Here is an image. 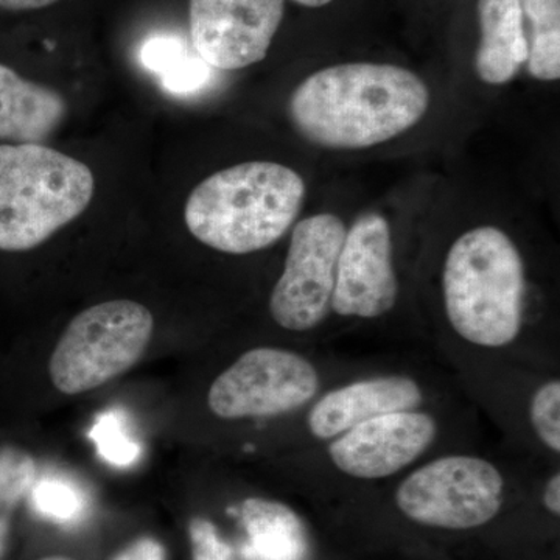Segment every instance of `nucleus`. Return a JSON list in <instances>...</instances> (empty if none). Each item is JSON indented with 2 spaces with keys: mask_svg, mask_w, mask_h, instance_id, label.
<instances>
[{
  "mask_svg": "<svg viewBox=\"0 0 560 560\" xmlns=\"http://www.w3.org/2000/svg\"><path fill=\"white\" fill-rule=\"evenodd\" d=\"M430 106L427 84L411 70L375 62L320 69L291 94L290 119L308 142L363 150L411 130Z\"/></svg>",
  "mask_w": 560,
  "mask_h": 560,
  "instance_id": "f257e3e1",
  "label": "nucleus"
},
{
  "mask_svg": "<svg viewBox=\"0 0 560 560\" xmlns=\"http://www.w3.org/2000/svg\"><path fill=\"white\" fill-rule=\"evenodd\" d=\"M305 183L270 161L224 168L198 184L184 209L187 230L220 253H256L275 245L300 215Z\"/></svg>",
  "mask_w": 560,
  "mask_h": 560,
  "instance_id": "f03ea898",
  "label": "nucleus"
},
{
  "mask_svg": "<svg viewBox=\"0 0 560 560\" xmlns=\"http://www.w3.org/2000/svg\"><path fill=\"white\" fill-rule=\"evenodd\" d=\"M444 302L453 330L481 348H504L518 337L525 307V265L506 232L475 228L445 259Z\"/></svg>",
  "mask_w": 560,
  "mask_h": 560,
  "instance_id": "7ed1b4c3",
  "label": "nucleus"
},
{
  "mask_svg": "<svg viewBox=\"0 0 560 560\" xmlns=\"http://www.w3.org/2000/svg\"><path fill=\"white\" fill-rule=\"evenodd\" d=\"M91 168L40 143L0 145V250L22 253L49 241L94 197Z\"/></svg>",
  "mask_w": 560,
  "mask_h": 560,
  "instance_id": "20e7f679",
  "label": "nucleus"
},
{
  "mask_svg": "<svg viewBox=\"0 0 560 560\" xmlns=\"http://www.w3.org/2000/svg\"><path fill=\"white\" fill-rule=\"evenodd\" d=\"M153 330V315L139 302L116 300L86 308L55 346L51 383L68 396L105 385L142 359Z\"/></svg>",
  "mask_w": 560,
  "mask_h": 560,
  "instance_id": "39448f33",
  "label": "nucleus"
},
{
  "mask_svg": "<svg viewBox=\"0 0 560 560\" xmlns=\"http://www.w3.org/2000/svg\"><path fill=\"white\" fill-rule=\"evenodd\" d=\"M503 492V477L489 460L445 456L408 475L397 489L396 503L420 525L474 529L497 517Z\"/></svg>",
  "mask_w": 560,
  "mask_h": 560,
  "instance_id": "423d86ee",
  "label": "nucleus"
},
{
  "mask_svg": "<svg viewBox=\"0 0 560 560\" xmlns=\"http://www.w3.org/2000/svg\"><path fill=\"white\" fill-rule=\"evenodd\" d=\"M346 232L334 213H316L294 226L285 267L270 298L272 319L283 329L308 331L329 315Z\"/></svg>",
  "mask_w": 560,
  "mask_h": 560,
  "instance_id": "0eeeda50",
  "label": "nucleus"
},
{
  "mask_svg": "<svg viewBox=\"0 0 560 560\" xmlns=\"http://www.w3.org/2000/svg\"><path fill=\"white\" fill-rule=\"evenodd\" d=\"M318 388V372L300 353L257 348L212 383L208 404L221 419L270 418L298 410Z\"/></svg>",
  "mask_w": 560,
  "mask_h": 560,
  "instance_id": "6e6552de",
  "label": "nucleus"
},
{
  "mask_svg": "<svg viewBox=\"0 0 560 560\" xmlns=\"http://www.w3.org/2000/svg\"><path fill=\"white\" fill-rule=\"evenodd\" d=\"M285 0H190L194 50L210 68L238 70L267 57Z\"/></svg>",
  "mask_w": 560,
  "mask_h": 560,
  "instance_id": "1a4fd4ad",
  "label": "nucleus"
},
{
  "mask_svg": "<svg viewBox=\"0 0 560 560\" xmlns=\"http://www.w3.org/2000/svg\"><path fill=\"white\" fill-rule=\"evenodd\" d=\"M397 296L388 220L364 213L346 232L330 308L346 318H381L393 311Z\"/></svg>",
  "mask_w": 560,
  "mask_h": 560,
  "instance_id": "9d476101",
  "label": "nucleus"
},
{
  "mask_svg": "<svg viewBox=\"0 0 560 560\" xmlns=\"http://www.w3.org/2000/svg\"><path fill=\"white\" fill-rule=\"evenodd\" d=\"M436 433V422L425 412H388L345 431L331 442L329 455L349 477L381 480L420 458Z\"/></svg>",
  "mask_w": 560,
  "mask_h": 560,
  "instance_id": "9b49d317",
  "label": "nucleus"
},
{
  "mask_svg": "<svg viewBox=\"0 0 560 560\" xmlns=\"http://www.w3.org/2000/svg\"><path fill=\"white\" fill-rule=\"evenodd\" d=\"M422 404L418 383L405 375L368 378L326 394L308 416V429L318 440L340 436L361 422L388 415L411 411Z\"/></svg>",
  "mask_w": 560,
  "mask_h": 560,
  "instance_id": "f8f14e48",
  "label": "nucleus"
},
{
  "mask_svg": "<svg viewBox=\"0 0 560 560\" xmlns=\"http://www.w3.org/2000/svg\"><path fill=\"white\" fill-rule=\"evenodd\" d=\"M68 103L57 91L0 65V140L40 143L60 128Z\"/></svg>",
  "mask_w": 560,
  "mask_h": 560,
  "instance_id": "ddd939ff",
  "label": "nucleus"
},
{
  "mask_svg": "<svg viewBox=\"0 0 560 560\" xmlns=\"http://www.w3.org/2000/svg\"><path fill=\"white\" fill-rule=\"evenodd\" d=\"M481 39L475 69L486 84L510 83L528 60L521 0H478Z\"/></svg>",
  "mask_w": 560,
  "mask_h": 560,
  "instance_id": "4468645a",
  "label": "nucleus"
},
{
  "mask_svg": "<svg viewBox=\"0 0 560 560\" xmlns=\"http://www.w3.org/2000/svg\"><path fill=\"white\" fill-rule=\"evenodd\" d=\"M241 518L248 534L249 560H304L307 537L296 512L278 501L249 499L242 504Z\"/></svg>",
  "mask_w": 560,
  "mask_h": 560,
  "instance_id": "2eb2a0df",
  "label": "nucleus"
},
{
  "mask_svg": "<svg viewBox=\"0 0 560 560\" xmlns=\"http://www.w3.org/2000/svg\"><path fill=\"white\" fill-rule=\"evenodd\" d=\"M529 21L528 70L540 81L560 79V0H521Z\"/></svg>",
  "mask_w": 560,
  "mask_h": 560,
  "instance_id": "dca6fc26",
  "label": "nucleus"
},
{
  "mask_svg": "<svg viewBox=\"0 0 560 560\" xmlns=\"http://www.w3.org/2000/svg\"><path fill=\"white\" fill-rule=\"evenodd\" d=\"M145 68L160 77L164 88L175 94L198 90L208 79V65L191 55L183 40L172 36H158L150 39L142 49Z\"/></svg>",
  "mask_w": 560,
  "mask_h": 560,
  "instance_id": "f3484780",
  "label": "nucleus"
},
{
  "mask_svg": "<svg viewBox=\"0 0 560 560\" xmlns=\"http://www.w3.org/2000/svg\"><path fill=\"white\" fill-rule=\"evenodd\" d=\"M90 438L97 445L106 463L116 467H128L140 458V445L132 440L127 418L120 411L102 412L90 431Z\"/></svg>",
  "mask_w": 560,
  "mask_h": 560,
  "instance_id": "a211bd4d",
  "label": "nucleus"
},
{
  "mask_svg": "<svg viewBox=\"0 0 560 560\" xmlns=\"http://www.w3.org/2000/svg\"><path fill=\"white\" fill-rule=\"evenodd\" d=\"M32 503L43 517L61 523L73 522L84 510L79 490L60 480H43L33 488Z\"/></svg>",
  "mask_w": 560,
  "mask_h": 560,
  "instance_id": "6ab92c4d",
  "label": "nucleus"
},
{
  "mask_svg": "<svg viewBox=\"0 0 560 560\" xmlns=\"http://www.w3.org/2000/svg\"><path fill=\"white\" fill-rule=\"evenodd\" d=\"M529 419L539 440L560 452V382L551 381L541 385L530 400Z\"/></svg>",
  "mask_w": 560,
  "mask_h": 560,
  "instance_id": "aec40b11",
  "label": "nucleus"
},
{
  "mask_svg": "<svg viewBox=\"0 0 560 560\" xmlns=\"http://www.w3.org/2000/svg\"><path fill=\"white\" fill-rule=\"evenodd\" d=\"M194 560H232L230 545L221 539L219 529L212 522L197 517L189 525Z\"/></svg>",
  "mask_w": 560,
  "mask_h": 560,
  "instance_id": "412c9836",
  "label": "nucleus"
},
{
  "mask_svg": "<svg viewBox=\"0 0 560 560\" xmlns=\"http://www.w3.org/2000/svg\"><path fill=\"white\" fill-rule=\"evenodd\" d=\"M114 560H165V550L161 541L142 537L132 541L130 547L125 548Z\"/></svg>",
  "mask_w": 560,
  "mask_h": 560,
  "instance_id": "4be33fe9",
  "label": "nucleus"
},
{
  "mask_svg": "<svg viewBox=\"0 0 560 560\" xmlns=\"http://www.w3.org/2000/svg\"><path fill=\"white\" fill-rule=\"evenodd\" d=\"M544 504L551 514H560V475H552L544 492Z\"/></svg>",
  "mask_w": 560,
  "mask_h": 560,
  "instance_id": "5701e85b",
  "label": "nucleus"
},
{
  "mask_svg": "<svg viewBox=\"0 0 560 560\" xmlns=\"http://www.w3.org/2000/svg\"><path fill=\"white\" fill-rule=\"evenodd\" d=\"M58 0H0V9L11 11H28L46 9Z\"/></svg>",
  "mask_w": 560,
  "mask_h": 560,
  "instance_id": "b1692460",
  "label": "nucleus"
},
{
  "mask_svg": "<svg viewBox=\"0 0 560 560\" xmlns=\"http://www.w3.org/2000/svg\"><path fill=\"white\" fill-rule=\"evenodd\" d=\"M300 5L308 7V9H319V7L327 5L331 0H294Z\"/></svg>",
  "mask_w": 560,
  "mask_h": 560,
  "instance_id": "393cba45",
  "label": "nucleus"
},
{
  "mask_svg": "<svg viewBox=\"0 0 560 560\" xmlns=\"http://www.w3.org/2000/svg\"><path fill=\"white\" fill-rule=\"evenodd\" d=\"M5 536H7L5 523L0 521V555H2L3 545H5Z\"/></svg>",
  "mask_w": 560,
  "mask_h": 560,
  "instance_id": "a878e982",
  "label": "nucleus"
},
{
  "mask_svg": "<svg viewBox=\"0 0 560 560\" xmlns=\"http://www.w3.org/2000/svg\"><path fill=\"white\" fill-rule=\"evenodd\" d=\"M40 560H69V559H65V558H46V559H40Z\"/></svg>",
  "mask_w": 560,
  "mask_h": 560,
  "instance_id": "bb28decb",
  "label": "nucleus"
}]
</instances>
